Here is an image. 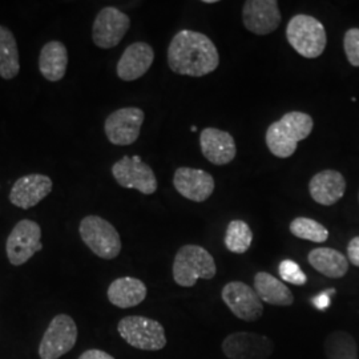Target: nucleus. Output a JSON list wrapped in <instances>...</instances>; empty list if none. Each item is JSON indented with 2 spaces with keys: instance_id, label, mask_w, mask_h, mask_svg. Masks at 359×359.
<instances>
[{
  "instance_id": "nucleus-1",
  "label": "nucleus",
  "mask_w": 359,
  "mask_h": 359,
  "mask_svg": "<svg viewBox=\"0 0 359 359\" xmlns=\"http://www.w3.org/2000/svg\"><path fill=\"white\" fill-rule=\"evenodd\" d=\"M219 56L215 43L204 34L182 29L168 48V65L179 75L201 77L217 69Z\"/></svg>"
},
{
  "instance_id": "nucleus-2",
  "label": "nucleus",
  "mask_w": 359,
  "mask_h": 359,
  "mask_svg": "<svg viewBox=\"0 0 359 359\" xmlns=\"http://www.w3.org/2000/svg\"><path fill=\"white\" fill-rule=\"evenodd\" d=\"M314 127L311 116L293 111L273 123L266 130V144L276 157L287 158L294 154L298 142L308 139Z\"/></svg>"
},
{
  "instance_id": "nucleus-3",
  "label": "nucleus",
  "mask_w": 359,
  "mask_h": 359,
  "mask_svg": "<svg viewBox=\"0 0 359 359\" xmlns=\"http://www.w3.org/2000/svg\"><path fill=\"white\" fill-rule=\"evenodd\" d=\"M216 271L215 258L203 246L184 245L175 257L173 278L182 287H192L200 278L212 280Z\"/></svg>"
},
{
  "instance_id": "nucleus-4",
  "label": "nucleus",
  "mask_w": 359,
  "mask_h": 359,
  "mask_svg": "<svg viewBox=\"0 0 359 359\" xmlns=\"http://www.w3.org/2000/svg\"><path fill=\"white\" fill-rule=\"evenodd\" d=\"M286 39L295 52L306 59L321 56L327 44L326 31L321 22L304 13L290 19L286 27Z\"/></svg>"
},
{
  "instance_id": "nucleus-5",
  "label": "nucleus",
  "mask_w": 359,
  "mask_h": 359,
  "mask_svg": "<svg viewBox=\"0 0 359 359\" xmlns=\"http://www.w3.org/2000/svg\"><path fill=\"white\" fill-rule=\"evenodd\" d=\"M117 332L121 338L132 347L157 351L167 345L164 326L142 316H129L123 318L117 325Z\"/></svg>"
},
{
  "instance_id": "nucleus-6",
  "label": "nucleus",
  "mask_w": 359,
  "mask_h": 359,
  "mask_svg": "<svg viewBox=\"0 0 359 359\" xmlns=\"http://www.w3.org/2000/svg\"><path fill=\"white\" fill-rule=\"evenodd\" d=\"M80 237L100 258L114 259L121 252L120 234L115 226L99 216H87L80 222Z\"/></svg>"
},
{
  "instance_id": "nucleus-7",
  "label": "nucleus",
  "mask_w": 359,
  "mask_h": 359,
  "mask_svg": "<svg viewBox=\"0 0 359 359\" xmlns=\"http://www.w3.org/2000/svg\"><path fill=\"white\" fill-rule=\"evenodd\" d=\"M76 341V323L69 316L59 314L52 320L41 338L39 355L41 359H59L72 350Z\"/></svg>"
},
{
  "instance_id": "nucleus-8",
  "label": "nucleus",
  "mask_w": 359,
  "mask_h": 359,
  "mask_svg": "<svg viewBox=\"0 0 359 359\" xmlns=\"http://www.w3.org/2000/svg\"><path fill=\"white\" fill-rule=\"evenodd\" d=\"M41 229L38 222L31 219L19 221L10 233L6 244V252L10 262L15 266L25 265L31 257L43 249Z\"/></svg>"
},
{
  "instance_id": "nucleus-9",
  "label": "nucleus",
  "mask_w": 359,
  "mask_h": 359,
  "mask_svg": "<svg viewBox=\"0 0 359 359\" xmlns=\"http://www.w3.org/2000/svg\"><path fill=\"white\" fill-rule=\"evenodd\" d=\"M112 175L120 187L136 189L142 194H154L158 187L152 168L139 156H124L114 164Z\"/></svg>"
},
{
  "instance_id": "nucleus-10",
  "label": "nucleus",
  "mask_w": 359,
  "mask_h": 359,
  "mask_svg": "<svg viewBox=\"0 0 359 359\" xmlns=\"http://www.w3.org/2000/svg\"><path fill=\"white\" fill-rule=\"evenodd\" d=\"M221 298L231 313L243 321L255 322L264 314V302L257 295L256 290L241 281L226 283Z\"/></svg>"
},
{
  "instance_id": "nucleus-11",
  "label": "nucleus",
  "mask_w": 359,
  "mask_h": 359,
  "mask_svg": "<svg viewBox=\"0 0 359 359\" xmlns=\"http://www.w3.org/2000/svg\"><path fill=\"white\" fill-rule=\"evenodd\" d=\"M221 348L229 359H268L274 351V344L268 335L237 332L222 341Z\"/></svg>"
},
{
  "instance_id": "nucleus-12",
  "label": "nucleus",
  "mask_w": 359,
  "mask_h": 359,
  "mask_svg": "<svg viewBox=\"0 0 359 359\" xmlns=\"http://www.w3.org/2000/svg\"><path fill=\"white\" fill-rule=\"evenodd\" d=\"M130 27V19L127 13H121L116 7H105L97 13L93 27L92 39L99 48H114L126 36Z\"/></svg>"
},
{
  "instance_id": "nucleus-13",
  "label": "nucleus",
  "mask_w": 359,
  "mask_h": 359,
  "mask_svg": "<svg viewBox=\"0 0 359 359\" xmlns=\"http://www.w3.org/2000/svg\"><path fill=\"white\" fill-rule=\"evenodd\" d=\"M145 115L140 108L128 107L112 112L104 123L108 140L115 145H130L140 136Z\"/></svg>"
},
{
  "instance_id": "nucleus-14",
  "label": "nucleus",
  "mask_w": 359,
  "mask_h": 359,
  "mask_svg": "<svg viewBox=\"0 0 359 359\" xmlns=\"http://www.w3.org/2000/svg\"><path fill=\"white\" fill-rule=\"evenodd\" d=\"M243 22L248 31L268 35L281 23V13L276 0H249L243 8Z\"/></svg>"
},
{
  "instance_id": "nucleus-15",
  "label": "nucleus",
  "mask_w": 359,
  "mask_h": 359,
  "mask_svg": "<svg viewBox=\"0 0 359 359\" xmlns=\"http://www.w3.org/2000/svg\"><path fill=\"white\" fill-rule=\"evenodd\" d=\"M173 185L182 197L194 203H204L215 192L213 176L194 168H179L175 172Z\"/></svg>"
},
{
  "instance_id": "nucleus-16",
  "label": "nucleus",
  "mask_w": 359,
  "mask_h": 359,
  "mask_svg": "<svg viewBox=\"0 0 359 359\" xmlns=\"http://www.w3.org/2000/svg\"><path fill=\"white\" fill-rule=\"evenodd\" d=\"M52 192V180L46 175L32 173L18 180L10 192V201L18 208L29 209L38 205Z\"/></svg>"
},
{
  "instance_id": "nucleus-17",
  "label": "nucleus",
  "mask_w": 359,
  "mask_h": 359,
  "mask_svg": "<svg viewBox=\"0 0 359 359\" xmlns=\"http://www.w3.org/2000/svg\"><path fill=\"white\" fill-rule=\"evenodd\" d=\"M154 48L144 41H136L127 47L117 63V76L124 81H133L144 76L154 65Z\"/></svg>"
},
{
  "instance_id": "nucleus-18",
  "label": "nucleus",
  "mask_w": 359,
  "mask_h": 359,
  "mask_svg": "<svg viewBox=\"0 0 359 359\" xmlns=\"http://www.w3.org/2000/svg\"><path fill=\"white\" fill-rule=\"evenodd\" d=\"M201 152L215 165H226L237 154L236 142L231 133L217 128H205L200 133Z\"/></svg>"
},
{
  "instance_id": "nucleus-19",
  "label": "nucleus",
  "mask_w": 359,
  "mask_h": 359,
  "mask_svg": "<svg viewBox=\"0 0 359 359\" xmlns=\"http://www.w3.org/2000/svg\"><path fill=\"white\" fill-rule=\"evenodd\" d=\"M346 191V181L342 173L326 169L317 173L309 182V192L313 200L325 206L338 203Z\"/></svg>"
},
{
  "instance_id": "nucleus-20",
  "label": "nucleus",
  "mask_w": 359,
  "mask_h": 359,
  "mask_svg": "<svg viewBox=\"0 0 359 359\" xmlns=\"http://www.w3.org/2000/svg\"><path fill=\"white\" fill-rule=\"evenodd\" d=\"M147 286L142 281L133 277H123L109 285L107 295L112 305L120 309H129L140 305L147 298Z\"/></svg>"
},
{
  "instance_id": "nucleus-21",
  "label": "nucleus",
  "mask_w": 359,
  "mask_h": 359,
  "mask_svg": "<svg viewBox=\"0 0 359 359\" xmlns=\"http://www.w3.org/2000/svg\"><path fill=\"white\" fill-rule=\"evenodd\" d=\"M68 65V51L57 40L48 41L40 51L39 71L48 81L56 83L65 76Z\"/></svg>"
},
{
  "instance_id": "nucleus-22",
  "label": "nucleus",
  "mask_w": 359,
  "mask_h": 359,
  "mask_svg": "<svg viewBox=\"0 0 359 359\" xmlns=\"http://www.w3.org/2000/svg\"><path fill=\"white\" fill-rule=\"evenodd\" d=\"M255 290L259 299L269 305L290 306L294 302L292 290L266 271H258L255 276Z\"/></svg>"
},
{
  "instance_id": "nucleus-23",
  "label": "nucleus",
  "mask_w": 359,
  "mask_h": 359,
  "mask_svg": "<svg viewBox=\"0 0 359 359\" xmlns=\"http://www.w3.org/2000/svg\"><path fill=\"white\" fill-rule=\"evenodd\" d=\"M310 265L329 278H342L348 270V261L341 252L332 248L313 249L308 256Z\"/></svg>"
},
{
  "instance_id": "nucleus-24",
  "label": "nucleus",
  "mask_w": 359,
  "mask_h": 359,
  "mask_svg": "<svg viewBox=\"0 0 359 359\" xmlns=\"http://www.w3.org/2000/svg\"><path fill=\"white\" fill-rule=\"evenodd\" d=\"M20 71L18 43L7 27L0 26V76L11 80Z\"/></svg>"
},
{
  "instance_id": "nucleus-25",
  "label": "nucleus",
  "mask_w": 359,
  "mask_h": 359,
  "mask_svg": "<svg viewBox=\"0 0 359 359\" xmlns=\"http://www.w3.org/2000/svg\"><path fill=\"white\" fill-rule=\"evenodd\" d=\"M326 359H358L355 339L346 332H334L325 339Z\"/></svg>"
},
{
  "instance_id": "nucleus-26",
  "label": "nucleus",
  "mask_w": 359,
  "mask_h": 359,
  "mask_svg": "<svg viewBox=\"0 0 359 359\" xmlns=\"http://www.w3.org/2000/svg\"><path fill=\"white\" fill-rule=\"evenodd\" d=\"M252 241L253 231L245 221L233 219L229 222L225 234V246L229 252L236 255H243L250 248Z\"/></svg>"
},
{
  "instance_id": "nucleus-27",
  "label": "nucleus",
  "mask_w": 359,
  "mask_h": 359,
  "mask_svg": "<svg viewBox=\"0 0 359 359\" xmlns=\"http://www.w3.org/2000/svg\"><path fill=\"white\" fill-rule=\"evenodd\" d=\"M290 233L297 238L311 243H325L329 238V231L313 218H294L290 224Z\"/></svg>"
},
{
  "instance_id": "nucleus-28",
  "label": "nucleus",
  "mask_w": 359,
  "mask_h": 359,
  "mask_svg": "<svg viewBox=\"0 0 359 359\" xmlns=\"http://www.w3.org/2000/svg\"><path fill=\"white\" fill-rule=\"evenodd\" d=\"M278 271L285 283H293L297 286H302L308 283L306 274L299 268V265L292 259H283L278 266Z\"/></svg>"
},
{
  "instance_id": "nucleus-29",
  "label": "nucleus",
  "mask_w": 359,
  "mask_h": 359,
  "mask_svg": "<svg viewBox=\"0 0 359 359\" xmlns=\"http://www.w3.org/2000/svg\"><path fill=\"white\" fill-rule=\"evenodd\" d=\"M344 47L347 60L353 67H359V28H350L345 34Z\"/></svg>"
},
{
  "instance_id": "nucleus-30",
  "label": "nucleus",
  "mask_w": 359,
  "mask_h": 359,
  "mask_svg": "<svg viewBox=\"0 0 359 359\" xmlns=\"http://www.w3.org/2000/svg\"><path fill=\"white\" fill-rule=\"evenodd\" d=\"M347 258L354 266L359 268V237H354L347 245Z\"/></svg>"
},
{
  "instance_id": "nucleus-31",
  "label": "nucleus",
  "mask_w": 359,
  "mask_h": 359,
  "mask_svg": "<svg viewBox=\"0 0 359 359\" xmlns=\"http://www.w3.org/2000/svg\"><path fill=\"white\" fill-rule=\"evenodd\" d=\"M334 293H335L334 289H329V290H326L323 293L316 295L313 298V305L318 309V310H325V309L329 308L330 306V295L334 294Z\"/></svg>"
},
{
  "instance_id": "nucleus-32",
  "label": "nucleus",
  "mask_w": 359,
  "mask_h": 359,
  "mask_svg": "<svg viewBox=\"0 0 359 359\" xmlns=\"http://www.w3.org/2000/svg\"><path fill=\"white\" fill-rule=\"evenodd\" d=\"M79 359H115L111 354L105 353L103 350H97V348H90L84 351Z\"/></svg>"
},
{
  "instance_id": "nucleus-33",
  "label": "nucleus",
  "mask_w": 359,
  "mask_h": 359,
  "mask_svg": "<svg viewBox=\"0 0 359 359\" xmlns=\"http://www.w3.org/2000/svg\"><path fill=\"white\" fill-rule=\"evenodd\" d=\"M204 3H206V4H213V3H217V0H204Z\"/></svg>"
},
{
  "instance_id": "nucleus-34",
  "label": "nucleus",
  "mask_w": 359,
  "mask_h": 359,
  "mask_svg": "<svg viewBox=\"0 0 359 359\" xmlns=\"http://www.w3.org/2000/svg\"><path fill=\"white\" fill-rule=\"evenodd\" d=\"M191 130H192V132H196V130H197V127H191Z\"/></svg>"
}]
</instances>
